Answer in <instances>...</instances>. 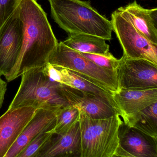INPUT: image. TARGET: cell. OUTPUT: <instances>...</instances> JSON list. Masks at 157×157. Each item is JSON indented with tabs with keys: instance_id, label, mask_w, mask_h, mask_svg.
Wrapping results in <instances>:
<instances>
[{
	"instance_id": "7c38bea8",
	"label": "cell",
	"mask_w": 157,
	"mask_h": 157,
	"mask_svg": "<svg viewBox=\"0 0 157 157\" xmlns=\"http://www.w3.org/2000/svg\"><path fill=\"white\" fill-rule=\"evenodd\" d=\"M62 90L70 105L77 107L90 118H108L117 113L112 104L101 96L63 84Z\"/></svg>"
},
{
	"instance_id": "3957f363",
	"label": "cell",
	"mask_w": 157,
	"mask_h": 157,
	"mask_svg": "<svg viewBox=\"0 0 157 157\" xmlns=\"http://www.w3.org/2000/svg\"><path fill=\"white\" fill-rule=\"evenodd\" d=\"M21 82L9 108L31 106L56 113L70 105L62 90V84L44 72L43 67L29 70L21 75Z\"/></svg>"
},
{
	"instance_id": "277c9868",
	"label": "cell",
	"mask_w": 157,
	"mask_h": 157,
	"mask_svg": "<svg viewBox=\"0 0 157 157\" xmlns=\"http://www.w3.org/2000/svg\"><path fill=\"white\" fill-rule=\"evenodd\" d=\"M79 111L81 157H115L123 121L118 113L103 119H93Z\"/></svg>"
},
{
	"instance_id": "d6986e66",
	"label": "cell",
	"mask_w": 157,
	"mask_h": 157,
	"mask_svg": "<svg viewBox=\"0 0 157 157\" xmlns=\"http://www.w3.org/2000/svg\"><path fill=\"white\" fill-rule=\"evenodd\" d=\"M78 109L71 105L64 107L56 113V120L51 132L62 134L72 127L79 119Z\"/></svg>"
},
{
	"instance_id": "2e32d148",
	"label": "cell",
	"mask_w": 157,
	"mask_h": 157,
	"mask_svg": "<svg viewBox=\"0 0 157 157\" xmlns=\"http://www.w3.org/2000/svg\"><path fill=\"white\" fill-rule=\"evenodd\" d=\"M55 66L56 68V81L80 90L101 96L109 101L115 108L112 94L70 70Z\"/></svg>"
},
{
	"instance_id": "8fae6325",
	"label": "cell",
	"mask_w": 157,
	"mask_h": 157,
	"mask_svg": "<svg viewBox=\"0 0 157 157\" xmlns=\"http://www.w3.org/2000/svg\"><path fill=\"white\" fill-rule=\"evenodd\" d=\"M115 157H157V139L123 124Z\"/></svg>"
},
{
	"instance_id": "603a6c76",
	"label": "cell",
	"mask_w": 157,
	"mask_h": 157,
	"mask_svg": "<svg viewBox=\"0 0 157 157\" xmlns=\"http://www.w3.org/2000/svg\"><path fill=\"white\" fill-rule=\"evenodd\" d=\"M7 90V82L0 77V109L2 107Z\"/></svg>"
},
{
	"instance_id": "ba28073f",
	"label": "cell",
	"mask_w": 157,
	"mask_h": 157,
	"mask_svg": "<svg viewBox=\"0 0 157 157\" xmlns=\"http://www.w3.org/2000/svg\"><path fill=\"white\" fill-rule=\"evenodd\" d=\"M23 36V23L17 7L0 27V77L6 78L16 65L21 54Z\"/></svg>"
},
{
	"instance_id": "5b68a950",
	"label": "cell",
	"mask_w": 157,
	"mask_h": 157,
	"mask_svg": "<svg viewBox=\"0 0 157 157\" xmlns=\"http://www.w3.org/2000/svg\"><path fill=\"white\" fill-rule=\"evenodd\" d=\"M48 62L71 71L112 94L118 90L116 71L97 66L80 52L70 48L62 42L58 43L52 52Z\"/></svg>"
},
{
	"instance_id": "9c48e42d",
	"label": "cell",
	"mask_w": 157,
	"mask_h": 157,
	"mask_svg": "<svg viewBox=\"0 0 157 157\" xmlns=\"http://www.w3.org/2000/svg\"><path fill=\"white\" fill-rule=\"evenodd\" d=\"M117 113L127 125L140 112L157 102V88L145 90H119L112 94Z\"/></svg>"
},
{
	"instance_id": "cb8c5ba5",
	"label": "cell",
	"mask_w": 157,
	"mask_h": 157,
	"mask_svg": "<svg viewBox=\"0 0 157 157\" xmlns=\"http://www.w3.org/2000/svg\"><path fill=\"white\" fill-rule=\"evenodd\" d=\"M35 1L37 2V0H35Z\"/></svg>"
},
{
	"instance_id": "5bb4252c",
	"label": "cell",
	"mask_w": 157,
	"mask_h": 157,
	"mask_svg": "<svg viewBox=\"0 0 157 157\" xmlns=\"http://www.w3.org/2000/svg\"><path fill=\"white\" fill-rule=\"evenodd\" d=\"M56 120V113L45 109H36L17 140L4 157H18L28 144L39 133L47 129H53Z\"/></svg>"
},
{
	"instance_id": "ffe728a7",
	"label": "cell",
	"mask_w": 157,
	"mask_h": 157,
	"mask_svg": "<svg viewBox=\"0 0 157 157\" xmlns=\"http://www.w3.org/2000/svg\"><path fill=\"white\" fill-rule=\"evenodd\" d=\"M52 129H46L39 133L25 148L18 157H36L37 152L52 134V132L50 131Z\"/></svg>"
},
{
	"instance_id": "52a82bcc",
	"label": "cell",
	"mask_w": 157,
	"mask_h": 157,
	"mask_svg": "<svg viewBox=\"0 0 157 157\" xmlns=\"http://www.w3.org/2000/svg\"><path fill=\"white\" fill-rule=\"evenodd\" d=\"M118 90L157 88V66L147 60L123 56L116 69Z\"/></svg>"
},
{
	"instance_id": "ac0fdd59",
	"label": "cell",
	"mask_w": 157,
	"mask_h": 157,
	"mask_svg": "<svg viewBox=\"0 0 157 157\" xmlns=\"http://www.w3.org/2000/svg\"><path fill=\"white\" fill-rule=\"evenodd\" d=\"M126 126L157 139V102L140 112Z\"/></svg>"
},
{
	"instance_id": "7a4b0ae2",
	"label": "cell",
	"mask_w": 157,
	"mask_h": 157,
	"mask_svg": "<svg viewBox=\"0 0 157 157\" xmlns=\"http://www.w3.org/2000/svg\"><path fill=\"white\" fill-rule=\"evenodd\" d=\"M55 21L67 33L91 35L110 41L111 21L101 15L90 2L82 0H48Z\"/></svg>"
},
{
	"instance_id": "4fadbf2b",
	"label": "cell",
	"mask_w": 157,
	"mask_h": 157,
	"mask_svg": "<svg viewBox=\"0 0 157 157\" xmlns=\"http://www.w3.org/2000/svg\"><path fill=\"white\" fill-rule=\"evenodd\" d=\"M79 121L62 134L52 133L36 157H81Z\"/></svg>"
},
{
	"instance_id": "8992f818",
	"label": "cell",
	"mask_w": 157,
	"mask_h": 157,
	"mask_svg": "<svg viewBox=\"0 0 157 157\" xmlns=\"http://www.w3.org/2000/svg\"><path fill=\"white\" fill-rule=\"evenodd\" d=\"M111 22L113 31L123 49V56L145 59L157 66V45L145 38L117 10L112 13Z\"/></svg>"
},
{
	"instance_id": "e0dca14e",
	"label": "cell",
	"mask_w": 157,
	"mask_h": 157,
	"mask_svg": "<svg viewBox=\"0 0 157 157\" xmlns=\"http://www.w3.org/2000/svg\"><path fill=\"white\" fill-rule=\"evenodd\" d=\"M106 40L101 37L85 34H70L62 43L80 53L106 55L110 53Z\"/></svg>"
},
{
	"instance_id": "6da1fadb",
	"label": "cell",
	"mask_w": 157,
	"mask_h": 157,
	"mask_svg": "<svg viewBox=\"0 0 157 157\" xmlns=\"http://www.w3.org/2000/svg\"><path fill=\"white\" fill-rule=\"evenodd\" d=\"M18 7L23 23V41L19 59L6 78L8 82L29 70L44 67L58 44L46 13L37 2L21 0Z\"/></svg>"
},
{
	"instance_id": "44dd1931",
	"label": "cell",
	"mask_w": 157,
	"mask_h": 157,
	"mask_svg": "<svg viewBox=\"0 0 157 157\" xmlns=\"http://www.w3.org/2000/svg\"><path fill=\"white\" fill-rule=\"evenodd\" d=\"M80 53L97 66L106 69L116 71L119 59L116 58L111 53L106 55Z\"/></svg>"
},
{
	"instance_id": "9a60e30c",
	"label": "cell",
	"mask_w": 157,
	"mask_h": 157,
	"mask_svg": "<svg viewBox=\"0 0 157 157\" xmlns=\"http://www.w3.org/2000/svg\"><path fill=\"white\" fill-rule=\"evenodd\" d=\"M117 10L151 43L157 45V9H146L136 0Z\"/></svg>"
},
{
	"instance_id": "30bf717a",
	"label": "cell",
	"mask_w": 157,
	"mask_h": 157,
	"mask_svg": "<svg viewBox=\"0 0 157 157\" xmlns=\"http://www.w3.org/2000/svg\"><path fill=\"white\" fill-rule=\"evenodd\" d=\"M36 109L31 106L8 108L0 117V157H4Z\"/></svg>"
},
{
	"instance_id": "7402d4cb",
	"label": "cell",
	"mask_w": 157,
	"mask_h": 157,
	"mask_svg": "<svg viewBox=\"0 0 157 157\" xmlns=\"http://www.w3.org/2000/svg\"><path fill=\"white\" fill-rule=\"evenodd\" d=\"M21 0H0V27L10 17Z\"/></svg>"
}]
</instances>
